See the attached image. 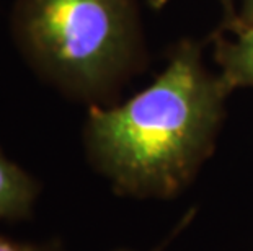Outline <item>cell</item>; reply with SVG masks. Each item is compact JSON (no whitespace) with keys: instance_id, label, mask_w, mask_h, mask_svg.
Here are the masks:
<instances>
[{"instance_id":"1","label":"cell","mask_w":253,"mask_h":251,"mask_svg":"<svg viewBox=\"0 0 253 251\" xmlns=\"http://www.w3.org/2000/svg\"><path fill=\"white\" fill-rule=\"evenodd\" d=\"M224 88L183 49L167 71L123 106L88 113L85 142L118 193L170 197L185 188L212 148Z\"/></svg>"},{"instance_id":"2","label":"cell","mask_w":253,"mask_h":251,"mask_svg":"<svg viewBox=\"0 0 253 251\" xmlns=\"http://www.w3.org/2000/svg\"><path fill=\"white\" fill-rule=\"evenodd\" d=\"M12 31L42 77L80 97H96L131 51V0H17Z\"/></svg>"},{"instance_id":"3","label":"cell","mask_w":253,"mask_h":251,"mask_svg":"<svg viewBox=\"0 0 253 251\" xmlns=\"http://www.w3.org/2000/svg\"><path fill=\"white\" fill-rule=\"evenodd\" d=\"M36 194V181L0 150V220L28 217Z\"/></svg>"},{"instance_id":"4","label":"cell","mask_w":253,"mask_h":251,"mask_svg":"<svg viewBox=\"0 0 253 251\" xmlns=\"http://www.w3.org/2000/svg\"><path fill=\"white\" fill-rule=\"evenodd\" d=\"M229 77L237 83L253 85V25L242 33L227 51Z\"/></svg>"},{"instance_id":"5","label":"cell","mask_w":253,"mask_h":251,"mask_svg":"<svg viewBox=\"0 0 253 251\" xmlns=\"http://www.w3.org/2000/svg\"><path fill=\"white\" fill-rule=\"evenodd\" d=\"M0 251H64L56 245H46V247H36V245L17 243L12 240L0 237Z\"/></svg>"},{"instance_id":"6","label":"cell","mask_w":253,"mask_h":251,"mask_svg":"<svg viewBox=\"0 0 253 251\" xmlns=\"http://www.w3.org/2000/svg\"><path fill=\"white\" fill-rule=\"evenodd\" d=\"M249 15L253 18V0H249Z\"/></svg>"},{"instance_id":"7","label":"cell","mask_w":253,"mask_h":251,"mask_svg":"<svg viewBox=\"0 0 253 251\" xmlns=\"http://www.w3.org/2000/svg\"><path fill=\"white\" fill-rule=\"evenodd\" d=\"M165 2H169V0H154V5H157V7H160V5H164Z\"/></svg>"},{"instance_id":"8","label":"cell","mask_w":253,"mask_h":251,"mask_svg":"<svg viewBox=\"0 0 253 251\" xmlns=\"http://www.w3.org/2000/svg\"><path fill=\"white\" fill-rule=\"evenodd\" d=\"M160 250H162V248H155L154 251H160ZM120 251H127V250H120Z\"/></svg>"}]
</instances>
